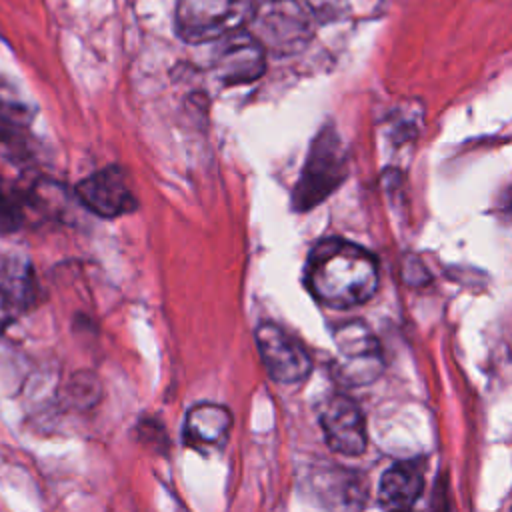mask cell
Returning a JSON list of instances; mask_svg holds the SVG:
<instances>
[{"label": "cell", "instance_id": "cell-14", "mask_svg": "<svg viewBox=\"0 0 512 512\" xmlns=\"http://www.w3.org/2000/svg\"><path fill=\"white\" fill-rule=\"evenodd\" d=\"M304 6L322 24L338 20L348 12L346 0H304Z\"/></svg>", "mask_w": 512, "mask_h": 512}, {"label": "cell", "instance_id": "cell-8", "mask_svg": "<svg viewBox=\"0 0 512 512\" xmlns=\"http://www.w3.org/2000/svg\"><path fill=\"white\" fill-rule=\"evenodd\" d=\"M318 420L324 430V438L334 452L358 456L366 450V420L360 406L352 398L344 394L328 396L320 404Z\"/></svg>", "mask_w": 512, "mask_h": 512}, {"label": "cell", "instance_id": "cell-4", "mask_svg": "<svg viewBox=\"0 0 512 512\" xmlns=\"http://www.w3.org/2000/svg\"><path fill=\"white\" fill-rule=\"evenodd\" d=\"M254 0H178L174 30L186 44L214 42L244 28Z\"/></svg>", "mask_w": 512, "mask_h": 512}, {"label": "cell", "instance_id": "cell-7", "mask_svg": "<svg viewBox=\"0 0 512 512\" xmlns=\"http://www.w3.org/2000/svg\"><path fill=\"white\" fill-rule=\"evenodd\" d=\"M256 344L268 374L280 384H298L312 372V358L306 348L274 322L256 328Z\"/></svg>", "mask_w": 512, "mask_h": 512}, {"label": "cell", "instance_id": "cell-3", "mask_svg": "<svg viewBox=\"0 0 512 512\" xmlns=\"http://www.w3.org/2000/svg\"><path fill=\"white\" fill-rule=\"evenodd\" d=\"M348 160L342 140L334 128H324L314 138L298 184L294 188L292 206L298 212H308L324 202L346 178Z\"/></svg>", "mask_w": 512, "mask_h": 512}, {"label": "cell", "instance_id": "cell-5", "mask_svg": "<svg viewBox=\"0 0 512 512\" xmlns=\"http://www.w3.org/2000/svg\"><path fill=\"white\" fill-rule=\"evenodd\" d=\"M336 360L332 374L346 386L374 382L384 370V354L378 338L362 320L344 322L334 330Z\"/></svg>", "mask_w": 512, "mask_h": 512}, {"label": "cell", "instance_id": "cell-2", "mask_svg": "<svg viewBox=\"0 0 512 512\" xmlns=\"http://www.w3.org/2000/svg\"><path fill=\"white\" fill-rule=\"evenodd\" d=\"M244 28L266 54L300 52L312 38V14L300 0H254Z\"/></svg>", "mask_w": 512, "mask_h": 512}, {"label": "cell", "instance_id": "cell-13", "mask_svg": "<svg viewBox=\"0 0 512 512\" xmlns=\"http://www.w3.org/2000/svg\"><path fill=\"white\" fill-rule=\"evenodd\" d=\"M24 222L20 196L0 176V234L16 232Z\"/></svg>", "mask_w": 512, "mask_h": 512}, {"label": "cell", "instance_id": "cell-6", "mask_svg": "<svg viewBox=\"0 0 512 512\" xmlns=\"http://www.w3.org/2000/svg\"><path fill=\"white\" fill-rule=\"evenodd\" d=\"M214 42L212 70L224 86L248 84L264 74L268 54L246 28H236Z\"/></svg>", "mask_w": 512, "mask_h": 512}, {"label": "cell", "instance_id": "cell-12", "mask_svg": "<svg viewBox=\"0 0 512 512\" xmlns=\"http://www.w3.org/2000/svg\"><path fill=\"white\" fill-rule=\"evenodd\" d=\"M26 118V106L8 90L6 84H0V142L14 140L26 124Z\"/></svg>", "mask_w": 512, "mask_h": 512}, {"label": "cell", "instance_id": "cell-10", "mask_svg": "<svg viewBox=\"0 0 512 512\" xmlns=\"http://www.w3.org/2000/svg\"><path fill=\"white\" fill-rule=\"evenodd\" d=\"M232 428V414L220 404H196L188 410L184 420L182 440L188 448L208 454L224 448Z\"/></svg>", "mask_w": 512, "mask_h": 512}, {"label": "cell", "instance_id": "cell-9", "mask_svg": "<svg viewBox=\"0 0 512 512\" xmlns=\"http://www.w3.org/2000/svg\"><path fill=\"white\" fill-rule=\"evenodd\" d=\"M78 200L102 218H118L134 212L138 200L128 184V176L118 166L102 168L76 186Z\"/></svg>", "mask_w": 512, "mask_h": 512}, {"label": "cell", "instance_id": "cell-1", "mask_svg": "<svg viewBox=\"0 0 512 512\" xmlns=\"http://www.w3.org/2000/svg\"><path fill=\"white\" fill-rule=\"evenodd\" d=\"M376 258L362 246L326 238L318 242L306 262L310 294L330 308H352L368 302L378 290Z\"/></svg>", "mask_w": 512, "mask_h": 512}, {"label": "cell", "instance_id": "cell-11", "mask_svg": "<svg viewBox=\"0 0 512 512\" xmlns=\"http://www.w3.org/2000/svg\"><path fill=\"white\" fill-rule=\"evenodd\" d=\"M424 490V470L416 460L392 464L380 480V504L390 510H406L416 504Z\"/></svg>", "mask_w": 512, "mask_h": 512}]
</instances>
